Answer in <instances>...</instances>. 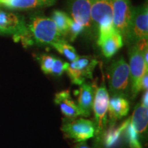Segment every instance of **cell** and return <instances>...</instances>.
Listing matches in <instances>:
<instances>
[{"mask_svg": "<svg viewBox=\"0 0 148 148\" xmlns=\"http://www.w3.org/2000/svg\"><path fill=\"white\" fill-rule=\"evenodd\" d=\"M108 82L111 95L127 98L130 95L129 64L123 57L115 60L108 69Z\"/></svg>", "mask_w": 148, "mask_h": 148, "instance_id": "6da1fadb", "label": "cell"}, {"mask_svg": "<svg viewBox=\"0 0 148 148\" xmlns=\"http://www.w3.org/2000/svg\"><path fill=\"white\" fill-rule=\"evenodd\" d=\"M27 27L32 38L37 43L51 45L53 42L65 40L51 18L34 15L29 18Z\"/></svg>", "mask_w": 148, "mask_h": 148, "instance_id": "7a4b0ae2", "label": "cell"}, {"mask_svg": "<svg viewBox=\"0 0 148 148\" xmlns=\"http://www.w3.org/2000/svg\"><path fill=\"white\" fill-rule=\"evenodd\" d=\"M90 18L98 29L97 43H100L114 30L112 1L91 0Z\"/></svg>", "mask_w": 148, "mask_h": 148, "instance_id": "3957f363", "label": "cell"}, {"mask_svg": "<svg viewBox=\"0 0 148 148\" xmlns=\"http://www.w3.org/2000/svg\"><path fill=\"white\" fill-rule=\"evenodd\" d=\"M110 95L106 87L104 79L99 86H96L92 111L94 114V125L95 127V136L97 141H101L103 133L108 125V107Z\"/></svg>", "mask_w": 148, "mask_h": 148, "instance_id": "277c9868", "label": "cell"}, {"mask_svg": "<svg viewBox=\"0 0 148 148\" xmlns=\"http://www.w3.org/2000/svg\"><path fill=\"white\" fill-rule=\"evenodd\" d=\"M0 34H12L24 45H31L32 38L23 16L0 10Z\"/></svg>", "mask_w": 148, "mask_h": 148, "instance_id": "5b68a950", "label": "cell"}, {"mask_svg": "<svg viewBox=\"0 0 148 148\" xmlns=\"http://www.w3.org/2000/svg\"><path fill=\"white\" fill-rule=\"evenodd\" d=\"M60 129L66 137L76 143L84 142L95 136L93 121L84 118H64Z\"/></svg>", "mask_w": 148, "mask_h": 148, "instance_id": "8992f818", "label": "cell"}, {"mask_svg": "<svg viewBox=\"0 0 148 148\" xmlns=\"http://www.w3.org/2000/svg\"><path fill=\"white\" fill-rule=\"evenodd\" d=\"M98 61L90 56H79L76 60L69 63L66 70L68 76L74 84L82 85L88 79H92V74Z\"/></svg>", "mask_w": 148, "mask_h": 148, "instance_id": "52a82bcc", "label": "cell"}, {"mask_svg": "<svg viewBox=\"0 0 148 148\" xmlns=\"http://www.w3.org/2000/svg\"><path fill=\"white\" fill-rule=\"evenodd\" d=\"M130 75V95L135 98L140 92V79L148 72V64L144 60L143 53L136 45L129 50Z\"/></svg>", "mask_w": 148, "mask_h": 148, "instance_id": "ba28073f", "label": "cell"}, {"mask_svg": "<svg viewBox=\"0 0 148 148\" xmlns=\"http://www.w3.org/2000/svg\"><path fill=\"white\" fill-rule=\"evenodd\" d=\"M113 27L123 39H128L133 7L130 0H112Z\"/></svg>", "mask_w": 148, "mask_h": 148, "instance_id": "9c48e42d", "label": "cell"}, {"mask_svg": "<svg viewBox=\"0 0 148 148\" xmlns=\"http://www.w3.org/2000/svg\"><path fill=\"white\" fill-rule=\"evenodd\" d=\"M148 37L147 5L133 7L132 16L127 40L134 43Z\"/></svg>", "mask_w": 148, "mask_h": 148, "instance_id": "30bf717a", "label": "cell"}, {"mask_svg": "<svg viewBox=\"0 0 148 148\" xmlns=\"http://www.w3.org/2000/svg\"><path fill=\"white\" fill-rule=\"evenodd\" d=\"M91 0H69V10L71 18L84 27V30L90 31L92 23L90 18Z\"/></svg>", "mask_w": 148, "mask_h": 148, "instance_id": "8fae6325", "label": "cell"}, {"mask_svg": "<svg viewBox=\"0 0 148 148\" xmlns=\"http://www.w3.org/2000/svg\"><path fill=\"white\" fill-rule=\"evenodd\" d=\"M96 85L84 82L80 85L77 106L79 110L80 116L88 117L92 111L94 97H95Z\"/></svg>", "mask_w": 148, "mask_h": 148, "instance_id": "7c38bea8", "label": "cell"}, {"mask_svg": "<svg viewBox=\"0 0 148 148\" xmlns=\"http://www.w3.org/2000/svg\"><path fill=\"white\" fill-rule=\"evenodd\" d=\"M130 110V103L126 97L114 95L110 97L108 107V114L110 125H114L116 121L127 115Z\"/></svg>", "mask_w": 148, "mask_h": 148, "instance_id": "4fadbf2b", "label": "cell"}, {"mask_svg": "<svg viewBox=\"0 0 148 148\" xmlns=\"http://www.w3.org/2000/svg\"><path fill=\"white\" fill-rule=\"evenodd\" d=\"M54 103L60 107L65 118H76L80 116L76 103L71 97L69 90H63L56 93Z\"/></svg>", "mask_w": 148, "mask_h": 148, "instance_id": "5bb4252c", "label": "cell"}, {"mask_svg": "<svg viewBox=\"0 0 148 148\" xmlns=\"http://www.w3.org/2000/svg\"><path fill=\"white\" fill-rule=\"evenodd\" d=\"M57 0H1L0 3L13 10L42 8L54 5Z\"/></svg>", "mask_w": 148, "mask_h": 148, "instance_id": "9a60e30c", "label": "cell"}, {"mask_svg": "<svg viewBox=\"0 0 148 148\" xmlns=\"http://www.w3.org/2000/svg\"><path fill=\"white\" fill-rule=\"evenodd\" d=\"M98 45L101 47L103 55L106 58H111L123 47V38L117 31L114 29Z\"/></svg>", "mask_w": 148, "mask_h": 148, "instance_id": "2e32d148", "label": "cell"}, {"mask_svg": "<svg viewBox=\"0 0 148 148\" xmlns=\"http://www.w3.org/2000/svg\"><path fill=\"white\" fill-rule=\"evenodd\" d=\"M130 123L138 135L147 131L148 123V108L141 103H138L133 111L132 115L130 116Z\"/></svg>", "mask_w": 148, "mask_h": 148, "instance_id": "e0dca14e", "label": "cell"}, {"mask_svg": "<svg viewBox=\"0 0 148 148\" xmlns=\"http://www.w3.org/2000/svg\"><path fill=\"white\" fill-rule=\"evenodd\" d=\"M129 123L130 117L123 121L119 126L115 127L114 125H110L108 128H106L101 138V140L106 148L113 147L119 142L120 138L124 134L125 129Z\"/></svg>", "mask_w": 148, "mask_h": 148, "instance_id": "ac0fdd59", "label": "cell"}, {"mask_svg": "<svg viewBox=\"0 0 148 148\" xmlns=\"http://www.w3.org/2000/svg\"><path fill=\"white\" fill-rule=\"evenodd\" d=\"M69 18L67 14L61 10H55L51 14V18L54 21L58 32L64 38L68 34Z\"/></svg>", "mask_w": 148, "mask_h": 148, "instance_id": "d6986e66", "label": "cell"}, {"mask_svg": "<svg viewBox=\"0 0 148 148\" xmlns=\"http://www.w3.org/2000/svg\"><path fill=\"white\" fill-rule=\"evenodd\" d=\"M51 45L71 62L76 60L79 58V56L75 48L68 43L65 40H61L60 42H53Z\"/></svg>", "mask_w": 148, "mask_h": 148, "instance_id": "ffe728a7", "label": "cell"}, {"mask_svg": "<svg viewBox=\"0 0 148 148\" xmlns=\"http://www.w3.org/2000/svg\"><path fill=\"white\" fill-rule=\"evenodd\" d=\"M124 134L126 136L127 142L130 148H142L141 143L139 140V135L135 131L133 127L129 124L125 129Z\"/></svg>", "mask_w": 148, "mask_h": 148, "instance_id": "44dd1931", "label": "cell"}, {"mask_svg": "<svg viewBox=\"0 0 148 148\" xmlns=\"http://www.w3.org/2000/svg\"><path fill=\"white\" fill-rule=\"evenodd\" d=\"M56 57L48 54H40L38 58L40 62V69L45 74H51Z\"/></svg>", "mask_w": 148, "mask_h": 148, "instance_id": "7402d4cb", "label": "cell"}, {"mask_svg": "<svg viewBox=\"0 0 148 148\" xmlns=\"http://www.w3.org/2000/svg\"><path fill=\"white\" fill-rule=\"evenodd\" d=\"M84 31V28L80 24L77 23V22L73 21L70 17L69 20V29H68L67 36H69L70 41L73 42L75 40L77 36L79 34Z\"/></svg>", "mask_w": 148, "mask_h": 148, "instance_id": "603a6c76", "label": "cell"}, {"mask_svg": "<svg viewBox=\"0 0 148 148\" xmlns=\"http://www.w3.org/2000/svg\"><path fill=\"white\" fill-rule=\"evenodd\" d=\"M68 66H69L68 62H63L61 59L56 58L51 74L56 76H60L64 71H66Z\"/></svg>", "mask_w": 148, "mask_h": 148, "instance_id": "cb8c5ba5", "label": "cell"}, {"mask_svg": "<svg viewBox=\"0 0 148 148\" xmlns=\"http://www.w3.org/2000/svg\"><path fill=\"white\" fill-rule=\"evenodd\" d=\"M139 86H140V91H141V90H143V91L147 90V87H148V75H147V73H145V75H144L143 76V77H142L141 79H140Z\"/></svg>", "mask_w": 148, "mask_h": 148, "instance_id": "d4e9b609", "label": "cell"}, {"mask_svg": "<svg viewBox=\"0 0 148 148\" xmlns=\"http://www.w3.org/2000/svg\"><path fill=\"white\" fill-rule=\"evenodd\" d=\"M140 103H141L144 106H145V107L148 106V92H147V90L144 91L143 95V97H142L141 102Z\"/></svg>", "mask_w": 148, "mask_h": 148, "instance_id": "484cf974", "label": "cell"}, {"mask_svg": "<svg viewBox=\"0 0 148 148\" xmlns=\"http://www.w3.org/2000/svg\"><path fill=\"white\" fill-rule=\"evenodd\" d=\"M74 148H90L87 144L84 142H79L75 145Z\"/></svg>", "mask_w": 148, "mask_h": 148, "instance_id": "4316f807", "label": "cell"}, {"mask_svg": "<svg viewBox=\"0 0 148 148\" xmlns=\"http://www.w3.org/2000/svg\"><path fill=\"white\" fill-rule=\"evenodd\" d=\"M108 1H112V0H108Z\"/></svg>", "mask_w": 148, "mask_h": 148, "instance_id": "83f0119b", "label": "cell"}, {"mask_svg": "<svg viewBox=\"0 0 148 148\" xmlns=\"http://www.w3.org/2000/svg\"><path fill=\"white\" fill-rule=\"evenodd\" d=\"M0 1H1V0H0Z\"/></svg>", "mask_w": 148, "mask_h": 148, "instance_id": "f1b7e54d", "label": "cell"}]
</instances>
